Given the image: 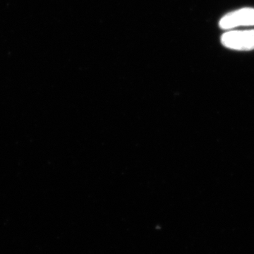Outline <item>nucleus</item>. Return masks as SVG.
Wrapping results in <instances>:
<instances>
[{"label":"nucleus","mask_w":254,"mask_h":254,"mask_svg":"<svg viewBox=\"0 0 254 254\" xmlns=\"http://www.w3.org/2000/svg\"><path fill=\"white\" fill-rule=\"evenodd\" d=\"M221 42L224 46L232 50H254V30L226 32L222 35Z\"/></svg>","instance_id":"nucleus-1"},{"label":"nucleus","mask_w":254,"mask_h":254,"mask_svg":"<svg viewBox=\"0 0 254 254\" xmlns=\"http://www.w3.org/2000/svg\"><path fill=\"white\" fill-rule=\"evenodd\" d=\"M219 26L222 29L229 30L240 26H254V8H242L232 11L220 19Z\"/></svg>","instance_id":"nucleus-2"}]
</instances>
